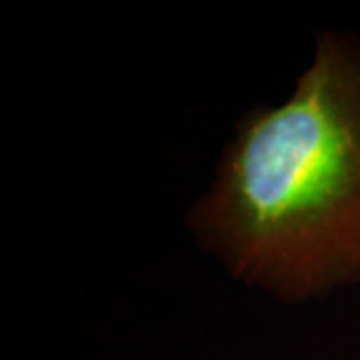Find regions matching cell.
<instances>
[{
  "label": "cell",
  "mask_w": 360,
  "mask_h": 360,
  "mask_svg": "<svg viewBox=\"0 0 360 360\" xmlns=\"http://www.w3.org/2000/svg\"><path fill=\"white\" fill-rule=\"evenodd\" d=\"M193 220L283 298L360 283V40L321 34L295 94L243 120Z\"/></svg>",
  "instance_id": "cell-1"
}]
</instances>
